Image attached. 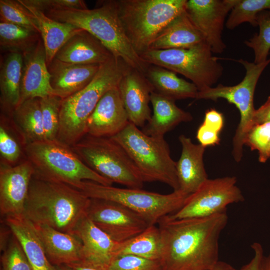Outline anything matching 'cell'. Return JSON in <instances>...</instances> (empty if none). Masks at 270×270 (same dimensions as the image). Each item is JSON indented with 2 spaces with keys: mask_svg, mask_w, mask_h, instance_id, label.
<instances>
[{
  "mask_svg": "<svg viewBox=\"0 0 270 270\" xmlns=\"http://www.w3.org/2000/svg\"><path fill=\"white\" fill-rule=\"evenodd\" d=\"M228 221L226 212L212 216L158 222L162 270H208L218 261V239Z\"/></svg>",
  "mask_w": 270,
  "mask_h": 270,
  "instance_id": "obj_1",
  "label": "cell"
},
{
  "mask_svg": "<svg viewBox=\"0 0 270 270\" xmlns=\"http://www.w3.org/2000/svg\"><path fill=\"white\" fill-rule=\"evenodd\" d=\"M90 202V198L76 188L33 176L24 214L34 224L74 234L80 222L86 216Z\"/></svg>",
  "mask_w": 270,
  "mask_h": 270,
  "instance_id": "obj_2",
  "label": "cell"
},
{
  "mask_svg": "<svg viewBox=\"0 0 270 270\" xmlns=\"http://www.w3.org/2000/svg\"><path fill=\"white\" fill-rule=\"evenodd\" d=\"M56 21L84 30L98 40L114 58L144 74L150 64L136 52L120 19L116 0H105L93 9L64 8L45 12Z\"/></svg>",
  "mask_w": 270,
  "mask_h": 270,
  "instance_id": "obj_3",
  "label": "cell"
},
{
  "mask_svg": "<svg viewBox=\"0 0 270 270\" xmlns=\"http://www.w3.org/2000/svg\"><path fill=\"white\" fill-rule=\"evenodd\" d=\"M127 66L122 60L112 57L100 65L88 86L62 100L57 140L72 146L86 135L88 118L104 94L118 86Z\"/></svg>",
  "mask_w": 270,
  "mask_h": 270,
  "instance_id": "obj_4",
  "label": "cell"
},
{
  "mask_svg": "<svg viewBox=\"0 0 270 270\" xmlns=\"http://www.w3.org/2000/svg\"><path fill=\"white\" fill-rule=\"evenodd\" d=\"M24 150L33 166V176L36 178L64 183L78 190L84 180L108 186L112 184L86 165L72 146L57 139L28 144Z\"/></svg>",
  "mask_w": 270,
  "mask_h": 270,
  "instance_id": "obj_5",
  "label": "cell"
},
{
  "mask_svg": "<svg viewBox=\"0 0 270 270\" xmlns=\"http://www.w3.org/2000/svg\"><path fill=\"white\" fill-rule=\"evenodd\" d=\"M187 0H116L126 34L140 56L176 16L185 11Z\"/></svg>",
  "mask_w": 270,
  "mask_h": 270,
  "instance_id": "obj_6",
  "label": "cell"
},
{
  "mask_svg": "<svg viewBox=\"0 0 270 270\" xmlns=\"http://www.w3.org/2000/svg\"><path fill=\"white\" fill-rule=\"evenodd\" d=\"M111 138L128 153L144 182H160L168 184L174 190H179L176 162L171 157L164 137L146 135L129 122L120 132Z\"/></svg>",
  "mask_w": 270,
  "mask_h": 270,
  "instance_id": "obj_7",
  "label": "cell"
},
{
  "mask_svg": "<svg viewBox=\"0 0 270 270\" xmlns=\"http://www.w3.org/2000/svg\"><path fill=\"white\" fill-rule=\"evenodd\" d=\"M72 148L86 165L100 176L112 183L142 189L144 182L134 162L112 138L86 134Z\"/></svg>",
  "mask_w": 270,
  "mask_h": 270,
  "instance_id": "obj_8",
  "label": "cell"
},
{
  "mask_svg": "<svg viewBox=\"0 0 270 270\" xmlns=\"http://www.w3.org/2000/svg\"><path fill=\"white\" fill-rule=\"evenodd\" d=\"M90 198L120 204L154 225L163 217L173 214L184 205L188 194L180 190L161 194L142 189L104 186L90 180L82 182L80 190Z\"/></svg>",
  "mask_w": 270,
  "mask_h": 270,
  "instance_id": "obj_9",
  "label": "cell"
},
{
  "mask_svg": "<svg viewBox=\"0 0 270 270\" xmlns=\"http://www.w3.org/2000/svg\"><path fill=\"white\" fill-rule=\"evenodd\" d=\"M140 56L148 64L162 67L188 78L198 91L212 87L223 74L219 58L202 42L188 48L148 50Z\"/></svg>",
  "mask_w": 270,
  "mask_h": 270,
  "instance_id": "obj_10",
  "label": "cell"
},
{
  "mask_svg": "<svg viewBox=\"0 0 270 270\" xmlns=\"http://www.w3.org/2000/svg\"><path fill=\"white\" fill-rule=\"evenodd\" d=\"M241 64L246 69L243 80L238 84L226 86L218 84L198 91L196 100L216 101L218 98L226 100L234 104L240 114V121L232 140V154L237 162L243 156V146L246 136L252 127L256 109L254 96L256 84L265 68L270 63V58L260 64H255L243 59L234 60Z\"/></svg>",
  "mask_w": 270,
  "mask_h": 270,
  "instance_id": "obj_11",
  "label": "cell"
},
{
  "mask_svg": "<svg viewBox=\"0 0 270 270\" xmlns=\"http://www.w3.org/2000/svg\"><path fill=\"white\" fill-rule=\"evenodd\" d=\"M235 176L207 179L190 194L182 207L167 216L172 220L205 218L226 211L228 205L244 200Z\"/></svg>",
  "mask_w": 270,
  "mask_h": 270,
  "instance_id": "obj_12",
  "label": "cell"
},
{
  "mask_svg": "<svg viewBox=\"0 0 270 270\" xmlns=\"http://www.w3.org/2000/svg\"><path fill=\"white\" fill-rule=\"evenodd\" d=\"M86 216L118 242L128 240L151 226L139 214L126 206L104 200L90 198Z\"/></svg>",
  "mask_w": 270,
  "mask_h": 270,
  "instance_id": "obj_13",
  "label": "cell"
},
{
  "mask_svg": "<svg viewBox=\"0 0 270 270\" xmlns=\"http://www.w3.org/2000/svg\"><path fill=\"white\" fill-rule=\"evenodd\" d=\"M237 0H188L185 12L204 36L212 53L222 52L226 45L222 32L226 17Z\"/></svg>",
  "mask_w": 270,
  "mask_h": 270,
  "instance_id": "obj_14",
  "label": "cell"
},
{
  "mask_svg": "<svg viewBox=\"0 0 270 270\" xmlns=\"http://www.w3.org/2000/svg\"><path fill=\"white\" fill-rule=\"evenodd\" d=\"M34 169L28 160L14 166L0 163V212L4 218L24 214Z\"/></svg>",
  "mask_w": 270,
  "mask_h": 270,
  "instance_id": "obj_15",
  "label": "cell"
},
{
  "mask_svg": "<svg viewBox=\"0 0 270 270\" xmlns=\"http://www.w3.org/2000/svg\"><path fill=\"white\" fill-rule=\"evenodd\" d=\"M118 87L129 122L144 127L152 116L149 102L152 87L143 74L128 66Z\"/></svg>",
  "mask_w": 270,
  "mask_h": 270,
  "instance_id": "obj_16",
  "label": "cell"
},
{
  "mask_svg": "<svg viewBox=\"0 0 270 270\" xmlns=\"http://www.w3.org/2000/svg\"><path fill=\"white\" fill-rule=\"evenodd\" d=\"M129 122L118 86L101 98L86 122V135L112 138Z\"/></svg>",
  "mask_w": 270,
  "mask_h": 270,
  "instance_id": "obj_17",
  "label": "cell"
},
{
  "mask_svg": "<svg viewBox=\"0 0 270 270\" xmlns=\"http://www.w3.org/2000/svg\"><path fill=\"white\" fill-rule=\"evenodd\" d=\"M22 55L20 104L29 99L42 98L53 95L42 40L40 39L33 48Z\"/></svg>",
  "mask_w": 270,
  "mask_h": 270,
  "instance_id": "obj_18",
  "label": "cell"
},
{
  "mask_svg": "<svg viewBox=\"0 0 270 270\" xmlns=\"http://www.w3.org/2000/svg\"><path fill=\"white\" fill-rule=\"evenodd\" d=\"M74 234L80 238L82 244L80 262L108 270L116 256L120 242L114 240L87 216L80 222Z\"/></svg>",
  "mask_w": 270,
  "mask_h": 270,
  "instance_id": "obj_19",
  "label": "cell"
},
{
  "mask_svg": "<svg viewBox=\"0 0 270 270\" xmlns=\"http://www.w3.org/2000/svg\"><path fill=\"white\" fill-rule=\"evenodd\" d=\"M100 66L69 63L54 58L48 66L53 95L63 100L79 92L92 82Z\"/></svg>",
  "mask_w": 270,
  "mask_h": 270,
  "instance_id": "obj_20",
  "label": "cell"
},
{
  "mask_svg": "<svg viewBox=\"0 0 270 270\" xmlns=\"http://www.w3.org/2000/svg\"><path fill=\"white\" fill-rule=\"evenodd\" d=\"M182 146L180 156L176 162L179 190L190 194L208 179L204 163L206 148L192 142L184 134L178 137Z\"/></svg>",
  "mask_w": 270,
  "mask_h": 270,
  "instance_id": "obj_21",
  "label": "cell"
},
{
  "mask_svg": "<svg viewBox=\"0 0 270 270\" xmlns=\"http://www.w3.org/2000/svg\"><path fill=\"white\" fill-rule=\"evenodd\" d=\"M33 224L52 265H70L82 261L83 246L78 236L46 225Z\"/></svg>",
  "mask_w": 270,
  "mask_h": 270,
  "instance_id": "obj_22",
  "label": "cell"
},
{
  "mask_svg": "<svg viewBox=\"0 0 270 270\" xmlns=\"http://www.w3.org/2000/svg\"><path fill=\"white\" fill-rule=\"evenodd\" d=\"M112 57V53L98 40L82 30L64 44L54 58L74 64L100 65Z\"/></svg>",
  "mask_w": 270,
  "mask_h": 270,
  "instance_id": "obj_23",
  "label": "cell"
},
{
  "mask_svg": "<svg viewBox=\"0 0 270 270\" xmlns=\"http://www.w3.org/2000/svg\"><path fill=\"white\" fill-rule=\"evenodd\" d=\"M4 222L21 244L33 270H54L32 222L24 214L6 218Z\"/></svg>",
  "mask_w": 270,
  "mask_h": 270,
  "instance_id": "obj_24",
  "label": "cell"
},
{
  "mask_svg": "<svg viewBox=\"0 0 270 270\" xmlns=\"http://www.w3.org/2000/svg\"><path fill=\"white\" fill-rule=\"evenodd\" d=\"M153 114L144 128L146 135L164 137V135L181 122L191 121L190 113L178 108L175 101L154 92L150 95Z\"/></svg>",
  "mask_w": 270,
  "mask_h": 270,
  "instance_id": "obj_25",
  "label": "cell"
},
{
  "mask_svg": "<svg viewBox=\"0 0 270 270\" xmlns=\"http://www.w3.org/2000/svg\"><path fill=\"white\" fill-rule=\"evenodd\" d=\"M18 1L34 16L41 36L48 66L60 49L74 34L82 29L66 22L54 20L34 7Z\"/></svg>",
  "mask_w": 270,
  "mask_h": 270,
  "instance_id": "obj_26",
  "label": "cell"
},
{
  "mask_svg": "<svg viewBox=\"0 0 270 270\" xmlns=\"http://www.w3.org/2000/svg\"><path fill=\"white\" fill-rule=\"evenodd\" d=\"M204 41L203 36L184 11L162 31L152 42L149 50L188 48Z\"/></svg>",
  "mask_w": 270,
  "mask_h": 270,
  "instance_id": "obj_27",
  "label": "cell"
},
{
  "mask_svg": "<svg viewBox=\"0 0 270 270\" xmlns=\"http://www.w3.org/2000/svg\"><path fill=\"white\" fill-rule=\"evenodd\" d=\"M23 68V55L10 52L3 60L0 70V106L12 115L19 105Z\"/></svg>",
  "mask_w": 270,
  "mask_h": 270,
  "instance_id": "obj_28",
  "label": "cell"
},
{
  "mask_svg": "<svg viewBox=\"0 0 270 270\" xmlns=\"http://www.w3.org/2000/svg\"><path fill=\"white\" fill-rule=\"evenodd\" d=\"M145 77L154 92L174 101L196 99L198 90L192 82L180 78L172 71L158 66L149 64Z\"/></svg>",
  "mask_w": 270,
  "mask_h": 270,
  "instance_id": "obj_29",
  "label": "cell"
},
{
  "mask_svg": "<svg viewBox=\"0 0 270 270\" xmlns=\"http://www.w3.org/2000/svg\"><path fill=\"white\" fill-rule=\"evenodd\" d=\"M11 116L24 146L46 140L40 98H31L20 104Z\"/></svg>",
  "mask_w": 270,
  "mask_h": 270,
  "instance_id": "obj_30",
  "label": "cell"
},
{
  "mask_svg": "<svg viewBox=\"0 0 270 270\" xmlns=\"http://www.w3.org/2000/svg\"><path fill=\"white\" fill-rule=\"evenodd\" d=\"M162 238L158 227L150 226L144 232L125 242H120L116 256L130 254L160 261L162 256Z\"/></svg>",
  "mask_w": 270,
  "mask_h": 270,
  "instance_id": "obj_31",
  "label": "cell"
},
{
  "mask_svg": "<svg viewBox=\"0 0 270 270\" xmlns=\"http://www.w3.org/2000/svg\"><path fill=\"white\" fill-rule=\"evenodd\" d=\"M40 33L29 28L0 22V49L8 52L9 53L23 54L38 42L40 40Z\"/></svg>",
  "mask_w": 270,
  "mask_h": 270,
  "instance_id": "obj_32",
  "label": "cell"
},
{
  "mask_svg": "<svg viewBox=\"0 0 270 270\" xmlns=\"http://www.w3.org/2000/svg\"><path fill=\"white\" fill-rule=\"evenodd\" d=\"M270 10V0H237L226 22V27L233 30L240 24L249 22L258 26V16L262 11Z\"/></svg>",
  "mask_w": 270,
  "mask_h": 270,
  "instance_id": "obj_33",
  "label": "cell"
},
{
  "mask_svg": "<svg viewBox=\"0 0 270 270\" xmlns=\"http://www.w3.org/2000/svg\"><path fill=\"white\" fill-rule=\"evenodd\" d=\"M259 32L248 40L246 45L252 48L254 52L255 64L266 62L270 50V10H265L258 16Z\"/></svg>",
  "mask_w": 270,
  "mask_h": 270,
  "instance_id": "obj_34",
  "label": "cell"
},
{
  "mask_svg": "<svg viewBox=\"0 0 270 270\" xmlns=\"http://www.w3.org/2000/svg\"><path fill=\"white\" fill-rule=\"evenodd\" d=\"M0 20L40 33L34 16L18 0H0Z\"/></svg>",
  "mask_w": 270,
  "mask_h": 270,
  "instance_id": "obj_35",
  "label": "cell"
},
{
  "mask_svg": "<svg viewBox=\"0 0 270 270\" xmlns=\"http://www.w3.org/2000/svg\"><path fill=\"white\" fill-rule=\"evenodd\" d=\"M62 100V98L54 95L40 98L46 140H54L57 138Z\"/></svg>",
  "mask_w": 270,
  "mask_h": 270,
  "instance_id": "obj_36",
  "label": "cell"
},
{
  "mask_svg": "<svg viewBox=\"0 0 270 270\" xmlns=\"http://www.w3.org/2000/svg\"><path fill=\"white\" fill-rule=\"evenodd\" d=\"M244 145L258 154V160L265 162L270 158V122L253 126L247 134Z\"/></svg>",
  "mask_w": 270,
  "mask_h": 270,
  "instance_id": "obj_37",
  "label": "cell"
},
{
  "mask_svg": "<svg viewBox=\"0 0 270 270\" xmlns=\"http://www.w3.org/2000/svg\"><path fill=\"white\" fill-rule=\"evenodd\" d=\"M1 262L2 270H33L21 244L14 236L3 250Z\"/></svg>",
  "mask_w": 270,
  "mask_h": 270,
  "instance_id": "obj_38",
  "label": "cell"
},
{
  "mask_svg": "<svg viewBox=\"0 0 270 270\" xmlns=\"http://www.w3.org/2000/svg\"><path fill=\"white\" fill-rule=\"evenodd\" d=\"M108 270H162L158 260H152L130 254L116 256Z\"/></svg>",
  "mask_w": 270,
  "mask_h": 270,
  "instance_id": "obj_39",
  "label": "cell"
},
{
  "mask_svg": "<svg viewBox=\"0 0 270 270\" xmlns=\"http://www.w3.org/2000/svg\"><path fill=\"white\" fill-rule=\"evenodd\" d=\"M0 153L1 162L10 166L17 164L22 154L18 143L2 122L0 126Z\"/></svg>",
  "mask_w": 270,
  "mask_h": 270,
  "instance_id": "obj_40",
  "label": "cell"
},
{
  "mask_svg": "<svg viewBox=\"0 0 270 270\" xmlns=\"http://www.w3.org/2000/svg\"><path fill=\"white\" fill-rule=\"evenodd\" d=\"M44 13L64 8L86 9V5L82 0H20Z\"/></svg>",
  "mask_w": 270,
  "mask_h": 270,
  "instance_id": "obj_41",
  "label": "cell"
},
{
  "mask_svg": "<svg viewBox=\"0 0 270 270\" xmlns=\"http://www.w3.org/2000/svg\"><path fill=\"white\" fill-rule=\"evenodd\" d=\"M254 256L250 262L242 266L240 270H262V262L264 256L262 245L254 242L252 245ZM208 270H237L224 262L218 261L214 266Z\"/></svg>",
  "mask_w": 270,
  "mask_h": 270,
  "instance_id": "obj_42",
  "label": "cell"
},
{
  "mask_svg": "<svg viewBox=\"0 0 270 270\" xmlns=\"http://www.w3.org/2000/svg\"><path fill=\"white\" fill-rule=\"evenodd\" d=\"M196 138L200 144L206 148L219 144V133L202 124L198 128Z\"/></svg>",
  "mask_w": 270,
  "mask_h": 270,
  "instance_id": "obj_43",
  "label": "cell"
},
{
  "mask_svg": "<svg viewBox=\"0 0 270 270\" xmlns=\"http://www.w3.org/2000/svg\"><path fill=\"white\" fill-rule=\"evenodd\" d=\"M202 124L220 134L224 124L223 115L216 110H208L205 114Z\"/></svg>",
  "mask_w": 270,
  "mask_h": 270,
  "instance_id": "obj_44",
  "label": "cell"
},
{
  "mask_svg": "<svg viewBox=\"0 0 270 270\" xmlns=\"http://www.w3.org/2000/svg\"><path fill=\"white\" fill-rule=\"evenodd\" d=\"M266 122H270V96L262 106L256 110L252 126Z\"/></svg>",
  "mask_w": 270,
  "mask_h": 270,
  "instance_id": "obj_45",
  "label": "cell"
},
{
  "mask_svg": "<svg viewBox=\"0 0 270 270\" xmlns=\"http://www.w3.org/2000/svg\"><path fill=\"white\" fill-rule=\"evenodd\" d=\"M68 266L71 267L72 270H108L83 262H77Z\"/></svg>",
  "mask_w": 270,
  "mask_h": 270,
  "instance_id": "obj_46",
  "label": "cell"
},
{
  "mask_svg": "<svg viewBox=\"0 0 270 270\" xmlns=\"http://www.w3.org/2000/svg\"><path fill=\"white\" fill-rule=\"evenodd\" d=\"M262 270H270V253L268 256H264L262 262Z\"/></svg>",
  "mask_w": 270,
  "mask_h": 270,
  "instance_id": "obj_47",
  "label": "cell"
},
{
  "mask_svg": "<svg viewBox=\"0 0 270 270\" xmlns=\"http://www.w3.org/2000/svg\"><path fill=\"white\" fill-rule=\"evenodd\" d=\"M54 270H72L69 266L67 264L54 265Z\"/></svg>",
  "mask_w": 270,
  "mask_h": 270,
  "instance_id": "obj_48",
  "label": "cell"
}]
</instances>
